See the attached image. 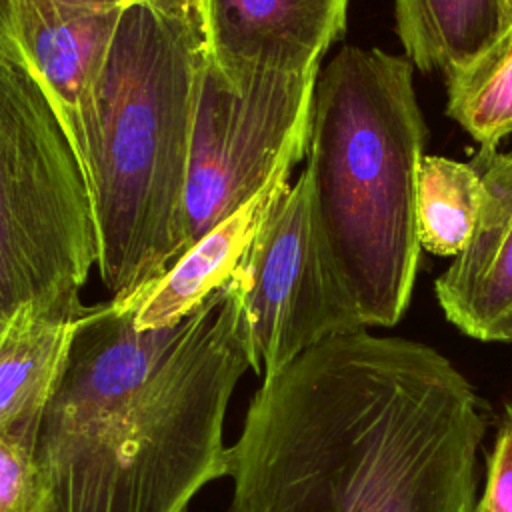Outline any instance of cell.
Returning a JSON list of instances; mask_svg holds the SVG:
<instances>
[{
    "mask_svg": "<svg viewBox=\"0 0 512 512\" xmlns=\"http://www.w3.org/2000/svg\"><path fill=\"white\" fill-rule=\"evenodd\" d=\"M404 56L420 72H452L500 32L498 0H392Z\"/></svg>",
    "mask_w": 512,
    "mask_h": 512,
    "instance_id": "obj_13",
    "label": "cell"
},
{
    "mask_svg": "<svg viewBox=\"0 0 512 512\" xmlns=\"http://www.w3.org/2000/svg\"><path fill=\"white\" fill-rule=\"evenodd\" d=\"M96 256L72 144L36 78L0 58V330L30 300L80 292Z\"/></svg>",
    "mask_w": 512,
    "mask_h": 512,
    "instance_id": "obj_5",
    "label": "cell"
},
{
    "mask_svg": "<svg viewBox=\"0 0 512 512\" xmlns=\"http://www.w3.org/2000/svg\"><path fill=\"white\" fill-rule=\"evenodd\" d=\"M488 412L436 348L326 338L254 392L230 446V512H474Z\"/></svg>",
    "mask_w": 512,
    "mask_h": 512,
    "instance_id": "obj_1",
    "label": "cell"
},
{
    "mask_svg": "<svg viewBox=\"0 0 512 512\" xmlns=\"http://www.w3.org/2000/svg\"><path fill=\"white\" fill-rule=\"evenodd\" d=\"M482 164L484 204L466 248L436 278V300L450 324L482 342H512V150Z\"/></svg>",
    "mask_w": 512,
    "mask_h": 512,
    "instance_id": "obj_10",
    "label": "cell"
},
{
    "mask_svg": "<svg viewBox=\"0 0 512 512\" xmlns=\"http://www.w3.org/2000/svg\"><path fill=\"white\" fill-rule=\"evenodd\" d=\"M84 308L34 428L40 512H184L230 474L224 418L258 362L234 280L180 324Z\"/></svg>",
    "mask_w": 512,
    "mask_h": 512,
    "instance_id": "obj_2",
    "label": "cell"
},
{
    "mask_svg": "<svg viewBox=\"0 0 512 512\" xmlns=\"http://www.w3.org/2000/svg\"><path fill=\"white\" fill-rule=\"evenodd\" d=\"M12 0H0V58H12L8 38H6V22H8V8ZM66 4H86V6H114V8H126L136 2H148V0H58ZM152 2H174V4H186V6H198V0H152Z\"/></svg>",
    "mask_w": 512,
    "mask_h": 512,
    "instance_id": "obj_18",
    "label": "cell"
},
{
    "mask_svg": "<svg viewBox=\"0 0 512 512\" xmlns=\"http://www.w3.org/2000/svg\"><path fill=\"white\" fill-rule=\"evenodd\" d=\"M350 0H198L206 58L234 88L262 74L320 70Z\"/></svg>",
    "mask_w": 512,
    "mask_h": 512,
    "instance_id": "obj_9",
    "label": "cell"
},
{
    "mask_svg": "<svg viewBox=\"0 0 512 512\" xmlns=\"http://www.w3.org/2000/svg\"><path fill=\"white\" fill-rule=\"evenodd\" d=\"M500 2V28L512 22V0H498Z\"/></svg>",
    "mask_w": 512,
    "mask_h": 512,
    "instance_id": "obj_19",
    "label": "cell"
},
{
    "mask_svg": "<svg viewBox=\"0 0 512 512\" xmlns=\"http://www.w3.org/2000/svg\"><path fill=\"white\" fill-rule=\"evenodd\" d=\"M446 114L478 144L476 158L512 132V22L470 62L444 74Z\"/></svg>",
    "mask_w": 512,
    "mask_h": 512,
    "instance_id": "obj_14",
    "label": "cell"
},
{
    "mask_svg": "<svg viewBox=\"0 0 512 512\" xmlns=\"http://www.w3.org/2000/svg\"><path fill=\"white\" fill-rule=\"evenodd\" d=\"M288 182L290 180L252 198L192 244L164 274L142 288L132 300L118 302L136 304V328L158 330L176 326L216 290L226 286L252 244L270 202Z\"/></svg>",
    "mask_w": 512,
    "mask_h": 512,
    "instance_id": "obj_12",
    "label": "cell"
},
{
    "mask_svg": "<svg viewBox=\"0 0 512 512\" xmlns=\"http://www.w3.org/2000/svg\"><path fill=\"white\" fill-rule=\"evenodd\" d=\"M318 74H262L234 88L206 58L190 144L182 254L252 198L290 180L308 148Z\"/></svg>",
    "mask_w": 512,
    "mask_h": 512,
    "instance_id": "obj_6",
    "label": "cell"
},
{
    "mask_svg": "<svg viewBox=\"0 0 512 512\" xmlns=\"http://www.w3.org/2000/svg\"><path fill=\"white\" fill-rule=\"evenodd\" d=\"M482 204L484 184L474 164L424 154L416 192L422 250L436 256H458L474 234Z\"/></svg>",
    "mask_w": 512,
    "mask_h": 512,
    "instance_id": "obj_15",
    "label": "cell"
},
{
    "mask_svg": "<svg viewBox=\"0 0 512 512\" xmlns=\"http://www.w3.org/2000/svg\"><path fill=\"white\" fill-rule=\"evenodd\" d=\"M80 292L22 304L0 330V430L32 438L38 416L60 376L76 322Z\"/></svg>",
    "mask_w": 512,
    "mask_h": 512,
    "instance_id": "obj_11",
    "label": "cell"
},
{
    "mask_svg": "<svg viewBox=\"0 0 512 512\" xmlns=\"http://www.w3.org/2000/svg\"><path fill=\"white\" fill-rule=\"evenodd\" d=\"M204 62L198 6L148 0L122 10L98 88L90 182L96 266L110 300H132L182 254Z\"/></svg>",
    "mask_w": 512,
    "mask_h": 512,
    "instance_id": "obj_3",
    "label": "cell"
},
{
    "mask_svg": "<svg viewBox=\"0 0 512 512\" xmlns=\"http://www.w3.org/2000/svg\"><path fill=\"white\" fill-rule=\"evenodd\" d=\"M0 512H40L32 438L0 430Z\"/></svg>",
    "mask_w": 512,
    "mask_h": 512,
    "instance_id": "obj_16",
    "label": "cell"
},
{
    "mask_svg": "<svg viewBox=\"0 0 512 512\" xmlns=\"http://www.w3.org/2000/svg\"><path fill=\"white\" fill-rule=\"evenodd\" d=\"M124 8L12 0L6 38L14 62L44 90L82 168L88 192L98 150V88Z\"/></svg>",
    "mask_w": 512,
    "mask_h": 512,
    "instance_id": "obj_8",
    "label": "cell"
},
{
    "mask_svg": "<svg viewBox=\"0 0 512 512\" xmlns=\"http://www.w3.org/2000/svg\"><path fill=\"white\" fill-rule=\"evenodd\" d=\"M428 140L406 56L344 46L320 70L306 172L316 216L364 328L396 326L418 262V172Z\"/></svg>",
    "mask_w": 512,
    "mask_h": 512,
    "instance_id": "obj_4",
    "label": "cell"
},
{
    "mask_svg": "<svg viewBox=\"0 0 512 512\" xmlns=\"http://www.w3.org/2000/svg\"><path fill=\"white\" fill-rule=\"evenodd\" d=\"M474 512H512V404H504L498 434L486 462V484Z\"/></svg>",
    "mask_w": 512,
    "mask_h": 512,
    "instance_id": "obj_17",
    "label": "cell"
},
{
    "mask_svg": "<svg viewBox=\"0 0 512 512\" xmlns=\"http://www.w3.org/2000/svg\"><path fill=\"white\" fill-rule=\"evenodd\" d=\"M232 280L262 376L326 338L364 328L322 234L306 170L276 192Z\"/></svg>",
    "mask_w": 512,
    "mask_h": 512,
    "instance_id": "obj_7",
    "label": "cell"
}]
</instances>
